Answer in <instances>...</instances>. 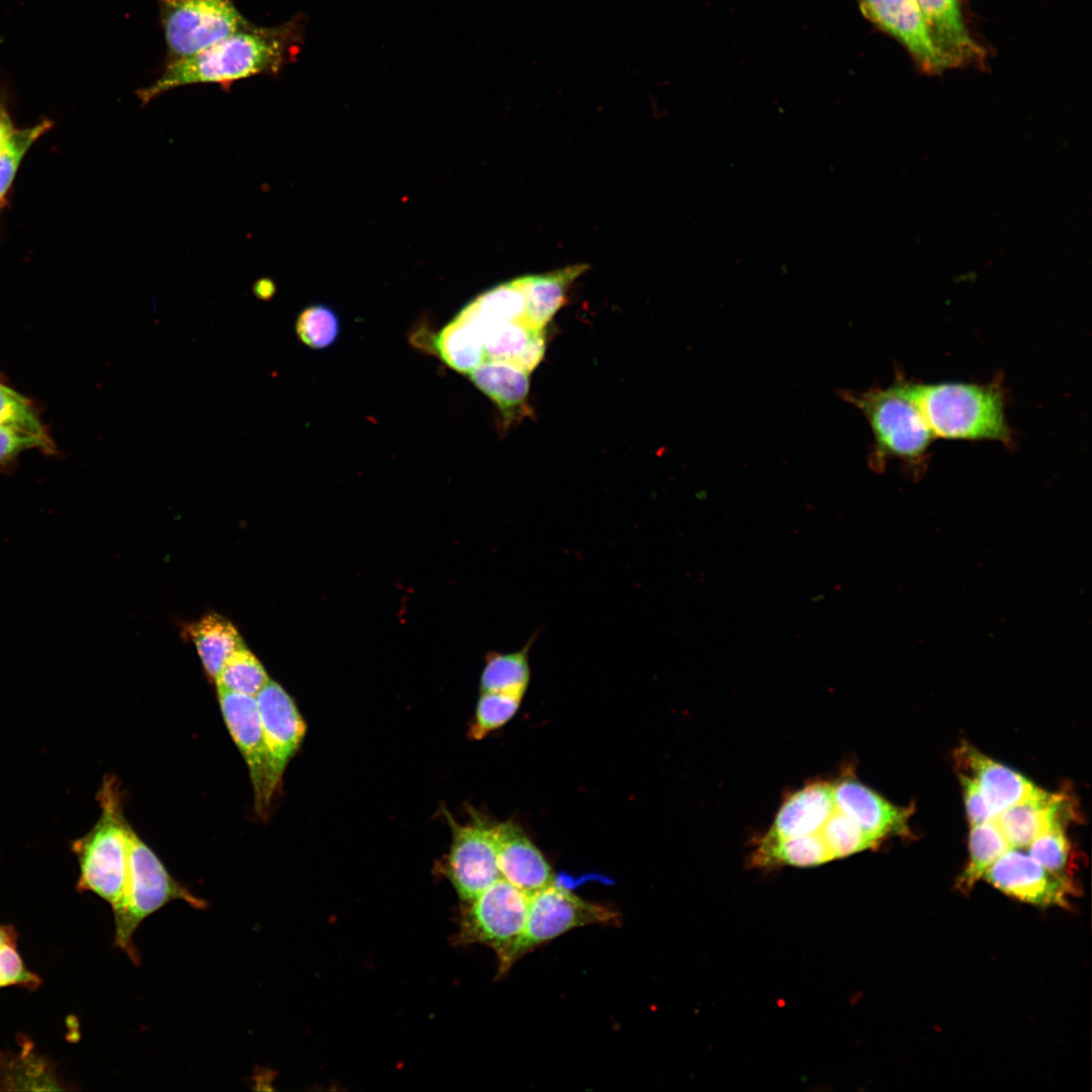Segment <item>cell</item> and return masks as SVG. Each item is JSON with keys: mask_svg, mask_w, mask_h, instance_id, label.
<instances>
[{"mask_svg": "<svg viewBox=\"0 0 1092 1092\" xmlns=\"http://www.w3.org/2000/svg\"><path fill=\"white\" fill-rule=\"evenodd\" d=\"M307 17L297 14L275 26L251 24L197 54L167 63L163 73L138 91L143 104L177 87L215 83L229 90L235 81L276 75L297 58Z\"/></svg>", "mask_w": 1092, "mask_h": 1092, "instance_id": "6da1fadb", "label": "cell"}, {"mask_svg": "<svg viewBox=\"0 0 1092 1092\" xmlns=\"http://www.w3.org/2000/svg\"><path fill=\"white\" fill-rule=\"evenodd\" d=\"M914 397L934 438L1010 444L1002 387L968 382H912Z\"/></svg>", "mask_w": 1092, "mask_h": 1092, "instance_id": "7a4b0ae2", "label": "cell"}, {"mask_svg": "<svg viewBox=\"0 0 1092 1092\" xmlns=\"http://www.w3.org/2000/svg\"><path fill=\"white\" fill-rule=\"evenodd\" d=\"M842 396L863 414L871 427L874 469L883 468L889 459L910 465L924 461L934 436L914 397L911 381L897 379L885 388L846 391Z\"/></svg>", "mask_w": 1092, "mask_h": 1092, "instance_id": "3957f363", "label": "cell"}, {"mask_svg": "<svg viewBox=\"0 0 1092 1092\" xmlns=\"http://www.w3.org/2000/svg\"><path fill=\"white\" fill-rule=\"evenodd\" d=\"M175 900H182L196 909L206 907L203 899L193 895L172 877L158 855L129 825L124 890L118 906L112 912L114 943L133 964L140 962L133 943L134 932L145 919Z\"/></svg>", "mask_w": 1092, "mask_h": 1092, "instance_id": "277c9868", "label": "cell"}, {"mask_svg": "<svg viewBox=\"0 0 1092 1092\" xmlns=\"http://www.w3.org/2000/svg\"><path fill=\"white\" fill-rule=\"evenodd\" d=\"M97 799L101 809L97 822L72 844L80 869L77 889L94 893L113 911L124 890L129 823L115 778H104Z\"/></svg>", "mask_w": 1092, "mask_h": 1092, "instance_id": "5b68a950", "label": "cell"}, {"mask_svg": "<svg viewBox=\"0 0 1092 1092\" xmlns=\"http://www.w3.org/2000/svg\"><path fill=\"white\" fill-rule=\"evenodd\" d=\"M619 921L615 910L585 901L554 882L529 895L524 929L499 965L498 973L508 972L522 956L572 928Z\"/></svg>", "mask_w": 1092, "mask_h": 1092, "instance_id": "8992f818", "label": "cell"}, {"mask_svg": "<svg viewBox=\"0 0 1092 1092\" xmlns=\"http://www.w3.org/2000/svg\"><path fill=\"white\" fill-rule=\"evenodd\" d=\"M167 63L188 58L252 23L235 0H157Z\"/></svg>", "mask_w": 1092, "mask_h": 1092, "instance_id": "52a82bcc", "label": "cell"}, {"mask_svg": "<svg viewBox=\"0 0 1092 1092\" xmlns=\"http://www.w3.org/2000/svg\"><path fill=\"white\" fill-rule=\"evenodd\" d=\"M528 906L529 895L502 878L469 904L456 940L492 947L500 965L524 929Z\"/></svg>", "mask_w": 1092, "mask_h": 1092, "instance_id": "ba28073f", "label": "cell"}, {"mask_svg": "<svg viewBox=\"0 0 1092 1092\" xmlns=\"http://www.w3.org/2000/svg\"><path fill=\"white\" fill-rule=\"evenodd\" d=\"M452 829V845L446 860V875L460 899L470 904L502 874L497 866L494 825L475 818L460 825L447 814Z\"/></svg>", "mask_w": 1092, "mask_h": 1092, "instance_id": "9c48e42d", "label": "cell"}, {"mask_svg": "<svg viewBox=\"0 0 1092 1092\" xmlns=\"http://www.w3.org/2000/svg\"><path fill=\"white\" fill-rule=\"evenodd\" d=\"M225 725L249 769L257 813L266 817L277 786L274 783L268 751L255 697L217 689Z\"/></svg>", "mask_w": 1092, "mask_h": 1092, "instance_id": "30bf717a", "label": "cell"}, {"mask_svg": "<svg viewBox=\"0 0 1092 1092\" xmlns=\"http://www.w3.org/2000/svg\"><path fill=\"white\" fill-rule=\"evenodd\" d=\"M983 879L1004 894L1040 907L1067 906L1075 892L1071 879L1058 876L1016 848L1005 851Z\"/></svg>", "mask_w": 1092, "mask_h": 1092, "instance_id": "8fae6325", "label": "cell"}, {"mask_svg": "<svg viewBox=\"0 0 1092 1092\" xmlns=\"http://www.w3.org/2000/svg\"><path fill=\"white\" fill-rule=\"evenodd\" d=\"M272 777L280 786L287 763L305 734V723L289 694L269 679L255 697Z\"/></svg>", "mask_w": 1092, "mask_h": 1092, "instance_id": "7c38bea8", "label": "cell"}, {"mask_svg": "<svg viewBox=\"0 0 1092 1092\" xmlns=\"http://www.w3.org/2000/svg\"><path fill=\"white\" fill-rule=\"evenodd\" d=\"M862 15L898 40L925 73L948 69L934 48L915 0H857Z\"/></svg>", "mask_w": 1092, "mask_h": 1092, "instance_id": "4fadbf2b", "label": "cell"}, {"mask_svg": "<svg viewBox=\"0 0 1092 1092\" xmlns=\"http://www.w3.org/2000/svg\"><path fill=\"white\" fill-rule=\"evenodd\" d=\"M836 808L880 842L890 836L910 834L913 808L899 807L853 778L834 784Z\"/></svg>", "mask_w": 1092, "mask_h": 1092, "instance_id": "5bb4252c", "label": "cell"}, {"mask_svg": "<svg viewBox=\"0 0 1092 1092\" xmlns=\"http://www.w3.org/2000/svg\"><path fill=\"white\" fill-rule=\"evenodd\" d=\"M929 37L948 68L979 64L984 49L970 34L960 0H915Z\"/></svg>", "mask_w": 1092, "mask_h": 1092, "instance_id": "9a60e30c", "label": "cell"}, {"mask_svg": "<svg viewBox=\"0 0 1092 1092\" xmlns=\"http://www.w3.org/2000/svg\"><path fill=\"white\" fill-rule=\"evenodd\" d=\"M494 830L497 866L505 880L528 895L555 882L550 864L519 825L507 821L494 825Z\"/></svg>", "mask_w": 1092, "mask_h": 1092, "instance_id": "2e32d148", "label": "cell"}, {"mask_svg": "<svg viewBox=\"0 0 1092 1092\" xmlns=\"http://www.w3.org/2000/svg\"><path fill=\"white\" fill-rule=\"evenodd\" d=\"M954 757L958 765L977 783L993 818L1037 789L1019 772L991 759L968 743L956 750Z\"/></svg>", "mask_w": 1092, "mask_h": 1092, "instance_id": "e0dca14e", "label": "cell"}, {"mask_svg": "<svg viewBox=\"0 0 1092 1092\" xmlns=\"http://www.w3.org/2000/svg\"><path fill=\"white\" fill-rule=\"evenodd\" d=\"M1068 798L1037 788L994 817L1011 848L1027 847L1055 822L1070 817Z\"/></svg>", "mask_w": 1092, "mask_h": 1092, "instance_id": "ac0fdd59", "label": "cell"}, {"mask_svg": "<svg viewBox=\"0 0 1092 1092\" xmlns=\"http://www.w3.org/2000/svg\"><path fill=\"white\" fill-rule=\"evenodd\" d=\"M835 809L834 784L816 781L783 803L763 837L776 839L817 833Z\"/></svg>", "mask_w": 1092, "mask_h": 1092, "instance_id": "d6986e66", "label": "cell"}, {"mask_svg": "<svg viewBox=\"0 0 1092 1092\" xmlns=\"http://www.w3.org/2000/svg\"><path fill=\"white\" fill-rule=\"evenodd\" d=\"M586 269L587 266L580 264L546 274L523 276L526 308L521 323L532 331L544 330L564 304L570 284Z\"/></svg>", "mask_w": 1092, "mask_h": 1092, "instance_id": "ffe728a7", "label": "cell"}, {"mask_svg": "<svg viewBox=\"0 0 1092 1092\" xmlns=\"http://www.w3.org/2000/svg\"><path fill=\"white\" fill-rule=\"evenodd\" d=\"M528 375L518 365L499 360H485L469 373L471 381L497 404L507 421L526 412Z\"/></svg>", "mask_w": 1092, "mask_h": 1092, "instance_id": "44dd1931", "label": "cell"}, {"mask_svg": "<svg viewBox=\"0 0 1092 1092\" xmlns=\"http://www.w3.org/2000/svg\"><path fill=\"white\" fill-rule=\"evenodd\" d=\"M832 859L819 832L776 839L762 837L750 857L752 866L766 869L782 866L809 868Z\"/></svg>", "mask_w": 1092, "mask_h": 1092, "instance_id": "7402d4cb", "label": "cell"}, {"mask_svg": "<svg viewBox=\"0 0 1092 1092\" xmlns=\"http://www.w3.org/2000/svg\"><path fill=\"white\" fill-rule=\"evenodd\" d=\"M186 632L196 646L205 672L213 681L228 657L245 646L233 623L217 614L202 617L187 626Z\"/></svg>", "mask_w": 1092, "mask_h": 1092, "instance_id": "603a6c76", "label": "cell"}, {"mask_svg": "<svg viewBox=\"0 0 1092 1092\" xmlns=\"http://www.w3.org/2000/svg\"><path fill=\"white\" fill-rule=\"evenodd\" d=\"M435 347L443 361L458 372L470 373L486 360L479 326L460 312L437 336Z\"/></svg>", "mask_w": 1092, "mask_h": 1092, "instance_id": "cb8c5ba5", "label": "cell"}, {"mask_svg": "<svg viewBox=\"0 0 1092 1092\" xmlns=\"http://www.w3.org/2000/svg\"><path fill=\"white\" fill-rule=\"evenodd\" d=\"M526 308L523 277L499 284L481 293L460 313L478 325L522 322Z\"/></svg>", "mask_w": 1092, "mask_h": 1092, "instance_id": "d4e9b609", "label": "cell"}, {"mask_svg": "<svg viewBox=\"0 0 1092 1092\" xmlns=\"http://www.w3.org/2000/svg\"><path fill=\"white\" fill-rule=\"evenodd\" d=\"M0 1089L63 1090L50 1063L36 1056L31 1043L23 1044L17 1056L0 1057Z\"/></svg>", "mask_w": 1092, "mask_h": 1092, "instance_id": "484cf974", "label": "cell"}, {"mask_svg": "<svg viewBox=\"0 0 1092 1092\" xmlns=\"http://www.w3.org/2000/svg\"><path fill=\"white\" fill-rule=\"evenodd\" d=\"M1011 848L994 818L971 825L967 867L957 880V888L969 892L988 869Z\"/></svg>", "mask_w": 1092, "mask_h": 1092, "instance_id": "4316f807", "label": "cell"}, {"mask_svg": "<svg viewBox=\"0 0 1092 1092\" xmlns=\"http://www.w3.org/2000/svg\"><path fill=\"white\" fill-rule=\"evenodd\" d=\"M534 639L530 638L519 651L493 652L487 656L480 677L482 693L524 696L530 679L529 650Z\"/></svg>", "mask_w": 1092, "mask_h": 1092, "instance_id": "83f0119b", "label": "cell"}, {"mask_svg": "<svg viewBox=\"0 0 1092 1092\" xmlns=\"http://www.w3.org/2000/svg\"><path fill=\"white\" fill-rule=\"evenodd\" d=\"M269 679L261 662L243 646L228 657L214 682L217 689L256 697Z\"/></svg>", "mask_w": 1092, "mask_h": 1092, "instance_id": "f1b7e54d", "label": "cell"}, {"mask_svg": "<svg viewBox=\"0 0 1092 1092\" xmlns=\"http://www.w3.org/2000/svg\"><path fill=\"white\" fill-rule=\"evenodd\" d=\"M833 859L876 848L881 842L867 834L837 808L819 831Z\"/></svg>", "mask_w": 1092, "mask_h": 1092, "instance_id": "f546056e", "label": "cell"}, {"mask_svg": "<svg viewBox=\"0 0 1092 1092\" xmlns=\"http://www.w3.org/2000/svg\"><path fill=\"white\" fill-rule=\"evenodd\" d=\"M478 326L482 332L486 360L508 361L514 364L537 332L528 329L521 322Z\"/></svg>", "mask_w": 1092, "mask_h": 1092, "instance_id": "4dcf8cb0", "label": "cell"}, {"mask_svg": "<svg viewBox=\"0 0 1092 1092\" xmlns=\"http://www.w3.org/2000/svg\"><path fill=\"white\" fill-rule=\"evenodd\" d=\"M1067 820L1055 822L1049 829L1037 836L1027 847L1032 856L1048 871L1071 879L1072 848L1066 834Z\"/></svg>", "mask_w": 1092, "mask_h": 1092, "instance_id": "1f68e13d", "label": "cell"}, {"mask_svg": "<svg viewBox=\"0 0 1092 1092\" xmlns=\"http://www.w3.org/2000/svg\"><path fill=\"white\" fill-rule=\"evenodd\" d=\"M53 123L43 120L33 126L15 129L7 145L0 151V210L14 181L19 165L30 147Z\"/></svg>", "mask_w": 1092, "mask_h": 1092, "instance_id": "d6a6232c", "label": "cell"}, {"mask_svg": "<svg viewBox=\"0 0 1092 1092\" xmlns=\"http://www.w3.org/2000/svg\"><path fill=\"white\" fill-rule=\"evenodd\" d=\"M295 331L299 340L312 349L332 346L340 333V321L333 308L313 304L297 316Z\"/></svg>", "mask_w": 1092, "mask_h": 1092, "instance_id": "836d02e7", "label": "cell"}, {"mask_svg": "<svg viewBox=\"0 0 1092 1092\" xmlns=\"http://www.w3.org/2000/svg\"><path fill=\"white\" fill-rule=\"evenodd\" d=\"M0 426L52 440L32 402L0 381Z\"/></svg>", "mask_w": 1092, "mask_h": 1092, "instance_id": "e575fe53", "label": "cell"}, {"mask_svg": "<svg viewBox=\"0 0 1092 1092\" xmlns=\"http://www.w3.org/2000/svg\"><path fill=\"white\" fill-rule=\"evenodd\" d=\"M522 697L503 693H482L469 736L481 739L506 724L517 712Z\"/></svg>", "mask_w": 1092, "mask_h": 1092, "instance_id": "d590c367", "label": "cell"}, {"mask_svg": "<svg viewBox=\"0 0 1092 1092\" xmlns=\"http://www.w3.org/2000/svg\"><path fill=\"white\" fill-rule=\"evenodd\" d=\"M40 984V978L27 969L22 961L16 942L0 947V988L16 986L34 990Z\"/></svg>", "mask_w": 1092, "mask_h": 1092, "instance_id": "8d00e7d4", "label": "cell"}, {"mask_svg": "<svg viewBox=\"0 0 1092 1092\" xmlns=\"http://www.w3.org/2000/svg\"><path fill=\"white\" fill-rule=\"evenodd\" d=\"M34 448L48 454L56 452L53 440H44L27 432L0 426V465L9 463L24 450Z\"/></svg>", "mask_w": 1092, "mask_h": 1092, "instance_id": "74e56055", "label": "cell"}, {"mask_svg": "<svg viewBox=\"0 0 1092 1092\" xmlns=\"http://www.w3.org/2000/svg\"><path fill=\"white\" fill-rule=\"evenodd\" d=\"M960 782L971 825L992 819L991 811L977 783L965 772L960 775Z\"/></svg>", "mask_w": 1092, "mask_h": 1092, "instance_id": "f35d334b", "label": "cell"}, {"mask_svg": "<svg viewBox=\"0 0 1092 1092\" xmlns=\"http://www.w3.org/2000/svg\"><path fill=\"white\" fill-rule=\"evenodd\" d=\"M545 351L544 330L535 332L523 354L515 362L524 371L530 374L541 361Z\"/></svg>", "mask_w": 1092, "mask_h": 1092, "instance_id": "ab89813d", "label": "cell"}, {"mask_svg": "<svg viewBox=\"0 0 1092 1092\" xmlns=\"http://www.w3.org/2000/svg\"><path fill=\"white\" fill-rule=\"evenodd\" d=\"M15 129L7 106L0 98V151L7 145Z\"/></svg>", "mask_w": 1092, "mask_h": 1092, "instance_id": "60d3db41", "label": "cell"}, {"mask_svg": "<svg viewBox=\"0 0 1092 1092\" xmlns=\"http://www.w3.org/2000/svg\"><path fill=\"white\" fill-rule=\"evenodd\" d=\"M17 943V932L12 925L0 924V947L6 943Z\"/></svg>", "mask_w": 1092, "mask_h": 1092, "instance_id": "b9f144b4", "label": "cell"}, {"mask_svg": "<svg viewBox=\"0 0 1092 1092\" xmlns=\"http://www.w3.org/2000/svg\"><path fill=\"white\" fill-rule=\"evenodd\" d=\"M254 290L258 297L266 299L271 297V295L274 293V285L272 284V282H268L267 280H261L255 286Z\"/></svg>", "mask_w": 1092, "mask_h": 1092, "instance_id": "7bdbcfd3", "label": "cell"}]
</instances>
